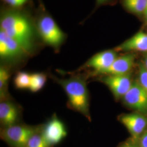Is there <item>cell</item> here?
<instances>
[{"label": "cell", "instance_id": "cell-1", "mask_svg": "<svg viewBox=\"0 0 147 147\" xmlns=\"http://www.w3.org/2000/svg\"><path fill=\"white\" fill-rule=\"evenodd\" d=\"M1 30L19 44L26 54L33 49V31L28 19L19 13L9 12L1 18Z\"/></svg>", "mask_w": 147, "mask_h": 147}, {"label": "cell", "instance_id": "cell-2", "mask_svg": "<svg viewBox=\"0 0 147 147\" xmlns=\"http://www.w3.org/2000/svg\"><path fill=\"white\" fill-rule=\"evenodd\" d=\"M64 89L68 97V106L90 119L89 96L86 80L81 76L67 79L53 77Z\"/></svg>", "mask_w": 147, "mask_h": 147}, {"label": "cell", "instance_id": "cell-3", "mask_svg": "<svg viewBox=\"0 0 147 147\" xmlns=\"http://www.w3.org/2000/svg\"><path fill=\"white\" fill-rule=\"evenodd\" d=\"M40 129V127L16 124L3 127L1 137L11 147H25L30 138Z\"/></svg>", "mask_w": 147, "mask_h": 147}, {"label": "cell", "instance_id": "cell-4", "mask_svg": "<svg viewBox=\"0 0 147 147\" xmlns=\"http://www.w3.org/2000/svg\"><path fill=\"white\" fill-rule=\"evenodd\" d=\"M38 30L43 41L52 47L57 48L64 40L63 32L49 16H44L40 19L38 23Z\"/></svg>", "mask_w": 147, "mask_h": 147}, {"label": "cell", "instance_id": "cell-5", "mask_svg": "<svg viewBox=\"0 0 147 147\" xmlns=\"http://www.w3.org/2000/svg\"><path fill=\"white\" fill-rule=\"evenodd\" d=\"M41 132L45 141L51 147L61 142L67 135L64 123L56 115L41 127Z\"/></svg>", "mask_w": 147, "mask_h": 147}, {"label": "cell", "instance_id": "cell-6", "mask_svg": "<svg viewBox=\"0 0 147 147\" xmlns=\"http://www.w3.org/2000/svg\"><path fill=\"white\" fill-rule=\"evenodd\" d=\"M123 98L124 103L130 107L147 113V93L139 82H132L131 88Z\"/></svg>", "mask_w": 147, "mask_h": 147}, {"label": "cell", "instance_id": "cell-7", "mask_svg": "<svg viewBox=\"0 0 147 147\" xmlns=\"http://www.w3.org/2000/svg\"><path fill=\"white\" fill-rule=\"evenodd\" d=\"M101 81L110 89L116 99L123 98L132 84L129 74L123 75H107L102 78Z\"/></svg>", "mask_w": 147, "mask_h": 147}, {"label": "cell", "instance_id": "cell-8", "mask_svg": "<svg viewBox=\"0 0 147 147\" xmlns=\"http://www.w3.org/2000/svg\"><path fill=\"white\" fill-rule=\"evenodd\" d=\"M26 54L19 44L5 32L0 31V56L7 60L20 58Z\"/></svg>", "mask_w": 147, "mask_h": 147}, {"label": "cell", "instance_id": "cell-9", "mask_svg": "<svg viewBox=\"0 0 147 147\" xmlns=\"http://www.w3.org/2000/svg\"><path fill=\"white\" fill-rule=\"evenodd\" d=\"M119 121L126 127L134 138H138L147 126V118L138 113L124 115L119 117Z\"/></svg>", "mask_w": 147, "mask_h": 147}, {"label": "cell", "instance_id": "cell-10", "mask_svg": "<svg viewBox=\"0 0 147 147\" xmlns=\"http://www.w3.org/2000/svg\"><path fill=\"white\" fill-rule=\"evenodd\" d=\"M117 57L115 51L106 50L98 53L86 63V67L94 69L97 73L102 74L114 62Z\"/></svg>", "mask_w": 147, "mask_h": 147}, {"label": "cell", "instance_id": "cell-11", "mask_svg": "<svg viewBox=\"0 0 147 147\" xmlns=\"http://www.w3.org/2000/svg\"><path fill=\"white\" fill-rule=\"evenodd\" d=\"M20 110L16 105L8 99L1 100L0 121L3 127L18 124Z\"/></svg>", "mask_w": 147, "mask_h": 147}, {"label": "cell", "instance_id": "cell-12", "mask_svg": "<svg viewBox=\"0 0 147 147\" xmlns=\"http://www.w3.org/2000/svg\"><path fill=\"white\" fill-rule=\"evenodd\" d=\"M135 61L133 54H127L117 57L110 67L102 74L107 75H123L128 74Z\"/></svg>", "mask_w": 147, "mask_h": 147}, {"label": "cell", "instance_id": "cell-13", "mask_svg": "<svg viewBox=\"0 0 147 147\" xmlns=\"http://www.w3.org/2000/svg\"><path fill=\"white\" fill-rule=\"evenodd\" d=\"M118 51H136L147 53V33L137 32L116 49Z\"/></svg>", "mask_w": 147, "mask_h": 147}, {"label": "cell", "instance_id": "cell-14", "mask_svg": "<svg viewBox=\"0 0 147 147\" xmlns=\"http://www.w3.org/2000/svg\"><path fill=\"white\" fill-rule=\"evenodd\" d=\"M123 2L127 9L138 15L144 14L147 5V0H123Z\"/></svg>", "mask_w": 147, "mask_h": 147}, {"label": "cell", "instance_id": "cell-15", "mask_svg": "<svg viewBox=\"0 0 147 147\" xmlns=\"http://www.w3.org/2000/svg\"><path fill=\"white\" fill-rule=\"evenodd\" d=\"M47 75L42 73H36L31 75L29 89L36 93L42 89L47 82Z\"/></svg>", "mask_w": 147, "mask_h": 147}, {"label": "cell", "instance_id": "cell-16", "mask_svg": "<svg viewBox=\"0 0 147 147\" xmlns=\"http://www.w3.org/2000/svg\"><path fill=\"white\" fill-rule=\"evenodd\" d=\"M10 74L8 70L3 67L0 68V96L1 100H6L7 98V86Z\"/></svg>", "mask_w": 147, "mask_h": 147}, {"label": "cell", "instance_id": "cell-17", "mask_svg": "<svg viewBox=\"0 0 147 147\" xmlns=\"http://www.w3.org/2000/svg\"><path fill=\"white\" fill-rule=\"evenodd\" d=\"M30 80V74L24 71H19L16 75L14 80V84L18 89H29Z\"/></svg>", "mask_w": 147, "mask_h": 147}, {"label": "cell", "instance_id": "cell-18", "mask_svg": "<svg viewBox=\"0 0 147 147\" xmlns=\"http://www.w3.org/2000/svg\"><path fill=\"white\" fill-rule=\"evenodd\" d=\"M25 147H51L45 141L40 130L30 138Z\"/></svg>", "mask_w": 147, "mask_h": 147}, {"label": "cell", "instance_id": "cell-19", "mask_svg": "<svg viewBox=\"0 0 147 147\" xmlns=\"http://www.w3.org/2000/svg\"><path fill=\"white\" fill-rule=\"evenodd\" d=\"M139 83L147 93V70L144 64L140 65Z\"/></svg>", "mask_w": 147, "mask_h": 147}, {"label": "cell", "instance_id": "cell-20", "mask_svg": "<svg viewBox=\"0 0 147 147\" xmlns=\"http://www.w3.org/2000/svg\"><path fill=\"white\" fill-rule=\"evenodd\" d=\"M136 138H132L121 145L119 147H140L139 142H137Z\"/></svg>", "mask_w": 147, "mask_h": 147}, {"label": "cell", "instance_id": "cell-21", "mask_svg": "<svg viewBox=\"0 0 147 147\" xmlns=\"http://www.w3.org/2000/svg\"><path fill=\"white\" fill-rule=\"evenodd\" d=\"M5 3L13 7H20L24 5L27 0H3Z\"/></svg>", "mask_w": 147, "mask_h": 147}, {"label": "cell", "instance_id": "cell-22", "mask_svg": "<svg viewBox=\"0 0 147 147\" xmlns=\"http://www.w3.org/2000/svg\"><path fill=\"white\" fill-rule=\"evenodd\" d=\"M139 147H147V129L139 140Z\"/></svg>", "mask_w": 147, "mask_h": 147}, {"label": "cell", "instance_id": "cell-23", "mask_svg": "<svg viewBox=\"0 0 147 147\" xmlns=\"http://www.w3.org/2000/svg\"><path fill=\"white\" fill-rule=\"evenodd\" d=\"M144 19H145V22L146 23V24L147 25V7H146V9L145 10V11L144 13Z\"/></svg>", "mask_w": 147, "mask_h": 147}, {"label": "cell", "instance_id": "cell-24", "mask_svg": "<svg viewBox=\"0 0 147 147\" xmlns=\"http://www.w3.org/2000/svg\"><path fill=\"white\" fill-rule=\"evenodd\" d=\"M144 65L147 70V53L145 56H144Z\"/></svg>", "mask_w": 147, "mask_h": 147}, {"label": "cell", "instance_id": "cell-25", "mask_svg": "<svg viewBox=\"0 0 147 147\" xmlns=\"http://www.w3.org/2000/svg\"><path fill=\"white\" fill-rule=\"evenodd\" d=\"M106 1H107V0H97L98 3H102L106 2Z\"/></svg>", "mask_w": 147, "mask_h": 147}]
</instances>
